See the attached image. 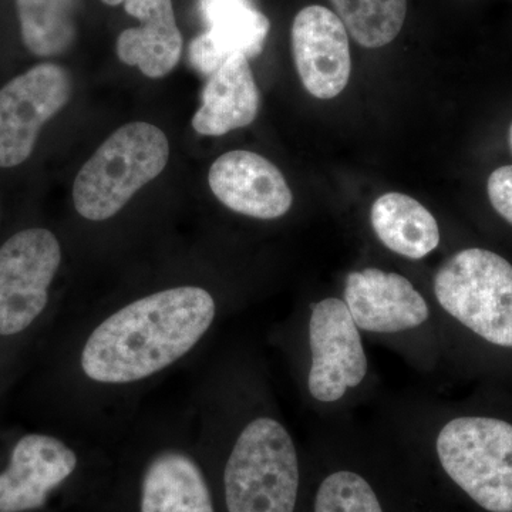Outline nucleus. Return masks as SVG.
I'll list each match as a JSON object with an SVG mask.
<instances>
[{
    "label": "nucleus",
    "mask_w": 512,
    "mask_h": 512,
    "mask_svg": "<svg viewBox=\"0 0 512 512\" xmlns=\"http://www.w3.org/2000/svg\"><path fill=\"white\" fill-rule=\"evenodd\" d=\"M441 308L493 345L512 348V265L481 248L447 259L434 276Z\"/></svg>",
    "instance_id": "nucleus-4"
},
{
    "label": "nucleus",
    "mask_w": 512,
    "mask_h": 512,
    "mask_svg": "<svg viewBox=\"0 0 512 512\" xmlns=\"http://www.w3.org/2000/svg\"><path fill=\"white\" fill-rule=\"evenodd\" d=\"M124 10L140 20V26L120 33L116 50L121 62L138 67L150 79L173 72L183 55L173 0H124Z\"/></svg>",
    "instance_id": "nucleus-14"
},
{
    "label": "nucleus",
    "mask_w": 512,
    "mask_h": 512,
    "mask_svg": "<svg viewBox=\"0 0 512 512\" xmlns=\"http://www.w3.org/2000/svg\"><path fill=\"white\" fill-rule=\"evenodd\" d=\"M373 231L394 254L404 258H424L440 244L436 218L419 201L400 192L377 198L372 207Z\"/></svg>",
    "instance_id": "nucleus-17"
},
{
    "label": "nucleus",
    "mask_w": 512,
    "mask_h": 512,
    "mask_svg": "<svg viewBox=\"0 0 512 512\" xmlns=\"http://www.w3.org/2000/svg\"><path fill=\"white\" fill-rule=\"evenodd\" d=\"M20 33L30 53L59 56L77 35L79 0H16Z\"/></svg>",
    "instance_id": "nucleus-18"
},
{
    "label": "nucleus",
    "mask_w": 512,
    "mask_h": 512,
    "mask_svg": "<svg viewBox=\"0 0 512 512\" xmlns=\"http://www.w3.org/2000/svg\"><path fill=\"white\" fill-rule=\"evenodd\" d=\"M359 328L338 298L313 305L309 319L312 365L308 389L322 403L338 402L367 375V357Z\"/></svg>",
    "instance_id": "nucleus-8"
},
{
    "label": "nucleus",
    "mask_w": 512,
    "mask_h": 512,
    "mask_svg": "<svg viewBox=\"0 0 512 512\" xmlns=\"http://www.w3.org/2000/svg\"><path fill=\"white\" fill-rule=\"evenodd\" d=\"M168 158V138L154 124L137 121L120 127L77 174L74 208L86 220H109L140 188L163 173Z\"/></svg>",
    "instance_id": "nucleus-2"
},
{
    "label": "nucleus",
    "mask_w": 512,
    "mask_h": 512,
    "mask_svg": "<svg viewBox=\"0 0 512 512\" xmlns=\"http://www.w3.org/2000/svg\"><path fill=\"white\" fill-rule=\"evenodd\" d=\"M228 512H293L299 463L291 434L279 421L259 417L242 430L224 473Z\"/></svg>",
    "instance_id": "nucleus-3"
},
{
    "label": "nucleus",
    "mask_w": 512,
    "mask_h": 512,
    "mask_svg": "<svg viewBox=\"0 0 512 512\" xmlns=\"http://www.w3.org/2000/svg\"><path fill=\"white\" fill-rule=\"evenodd\" d=\"M211 191L238 214L256 220H276L291 210L293 195L276 165L252 151L222 154L208 174Z\"/></svg>",
    "instance_id": "nucleus-10"
},
{
    "label": "nucleus",
    "mask_w": 512,
    "mask_h": 512,
    "mask_svg": "<svg viewBox=\"0 0 512 512\" xmlns=\"http://www.w3.org/2000/svg\"><path fill=\"white\" fill-rule=\"evenodd\" d=\"M214 319V298L198 286L138 299L93 330L82 352L84 375L107 384L153 376L187 355Z\"/></svg>",
    "instance_id": "nucleus-1"
},
{
    "label": "nucleus",
    "mask_w": 512,
    "mask_h": 512,
    "mask_svg": "<svg viewBox=\"0 0 512 512\" xmlns=\"http://www.w3.org/2000/svg\"><path fill=\"white\" fill-rule=\"evenodd\" d=\"M259 106L261 94L248 57L234 55L208 77L192 128L201 136H224L254 123Z\"/></svg>",
    "instance_id": "nucleus-15"
},
{
    "label": "nucleus",
    "mask_w": 512,
    "mask_h": 512,
    "mask_svg": "<svg viewBox=\"0 0 512 512\" xmlns=\"http://www.w3.org/2000/svg\"><path fill=\"white\" fill-rule=\"evenodd\" d=\"M292 52L303 86L316 99H335L348 86L352 72L348 30L332 10L313 5L296 15Z\"/></svg>",
    "instance_id": "nucleus-9"
},
{
    "label": "nucleus",
    "mask_w": 512,
    "mask_h": 512,
    "mask_svg": "<svg viewBox=\"0 0 512 512\" xmlns=\"http://www.w3.org/2000/svg\"><path fill=\"white\" fill-rule=\"evenodd\" d=\"M487 188L494 210L512 225V165L497 168L488 178Z\"/></svg>",
    "instance_id": "nucleus-21"
},
{
    "label": "nucleus",
    "mask_w": 512,
    "mask_h": 512,
    "mask_svg": "<svg viewBox=\"0 0 512 512\" xmlns=\"http://www.w3.org/2000/svg\"><path fill=\"white\" fill-rule=\"evenodd\" d=\"M198 5L208 25L188 49L198 73L210 77L234 55L248 59L261 55L271 22L251 0H198Z\"/></svg>",
    "instance_id": "nucleus-13"
},
{
    "label": "nucleus",
    "mask_w": 512,
    "mask_h": 512,
    "mask_svg": "<svg viewBox=\"0 0 512 512\" xmlns=\"http://www.w3.org/2000/svg\"><path fill=\"white\" fill-rule=\"evenodd\" d=\"M315 512H383L375 491L353 471H336L320 484Z\"/></svg>",
    "instance_id": "nucleus-20"
},
{
    "label": "nucleus",
    "mask_w": 512,
    "mask_h": 512,
    "mask_svg": "<svg viewBox=\"0 0 512 512\" xmlns=\"http://www.w3.org/2000/svg\"><path fill=\"white\" fill-rule=\"evenodd\" d=\"M336 15L360 46L377 49L399 36L407 0H330Z\"/></svg>",
    "instance_id": "nucleus-19"
},
{
    "label": "nucleus",
    "mask_w": 512,
    "mask_h": 512,
    "mask_svg": "<svg viewBox=\"0 0 512 512\" xmlns=\"http://www.w3.org/2000/svg\"><path fill=\"white\" fill-rule=\"evenodd\" d=\"M77 467L76 453L63 441L28 434L12 451L9 467L0 474V512L42 508L47 495Z\"/></svg>",
    "instance_id": "nucleus-12"
},
{
    "label": "nucleus",
    "mask_w": 512,
    "mask_h": 512,
    "mask_svg": "<svg viewBox=\"0 0 512 512\" xmlns=\"http://www.w3.org/2000/svg\"><path fill=\"white\" fill-rule=\"evenodd\" d=\"M141 512H214L198 464L180 451L153 458L141 484Z\"/></svg>",
    "instance_id": "nucleus-16"
},
{
    "label": "nucleus",
    "mask_w": 512,
    "mask_h": 512,
    "mask_svg": "<svg viewBox=\"0 0 512 512\" xmlns=\"http://www.w3.org/2000/svg\"><path fill=\"white\" fill-rule=\"evenodd\" d=\"M510 146H511V150H512V124L510 127Z\"/></svg>",
    "instance_id": "nucleus-23"
},
{
    "label": "nucleus",
    "mask_w": 512,
    "mask_h": 512,
    "mask_svg": "<svg viewBox=\"0 0 512 512\" xmlns=\"http://www.w3.org/2000/svg\"><path fill=\"white\" fill-rule=\"evenodd\" d=\"M345 303L357 328L372 333L419 328L430 315L426 299L409 279L377 268L350 272Z\"/></svg>",
    "instance_id": "nucleus-11"
},
{
    "label": "nucleus",
    "mask_w": 512,
    "mask_h": 512,
    "mask_svg": "<svg viewBox=\"0 0 512 512\" xmlns=\"http://www.w3.org/2000/svg\"><path fill=\"white\" fill-rule=\"evenodd\" d=\"M447 476L480 507L512 512V424L490 417L448 421L436 441Z\"/></svg>",
    "instance_id": "nucleus-5"
},
{
    "label": "nucleus",
    "mask_w": 512,
    "mask_h": 512,
    "mask_svg": "<svg viewBox=\"0 0 512 512\" xmlns=\"http://www.w3.org/2000/svg\"><path fill=\"white\" fill-rule=\"evenodd\" d=\"M101 2L106 3V5L109 6H117L121 5V3H124V0H101Z\"/></svg>",
    "instance_id": "nucleus-22"
},
{
    "label": "nucleus",
    "mask_w": 512,
    "mask_h": 512,
    "mask_svg": "<svg viewBox=\"0 0 512 512\" xmlns=\"http://www.w3.org/2000/svg\"><path fill=\"white\" fill-rule=\"evenodd\" d=\"M72 87L66 69L42 63L0 89V168L32 156L40 130L69 103Z\"/></svg>",
    "instance_id": "nucleus-7"
},
{
    "label": "nucleus",
    "mask_w": 512,
    "mask_h": 512,
    "mask_svg": "<svg viewBox=\"0 0 512 512\" xmlns=\"http://www.w3.org/2000/svg\"><path fill=\"white\" fill-rule=\"evenodd\" d=\"M62 248L49 229L29 228L0 248V336L18 335L45 311Z\"/></svg>",
    "instance_id": "nucleus-6"
}]
</instances>
